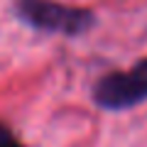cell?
Listing matches in <instances>:
<instances>
[{"instance_id": "1", "label": "cell", "mask_w": 147, "mask_h": 147, "mask_svg": "<svg viewBox=\"0 0 147 147\" xmlns=\"http://www.w3.org/2000/svg\"><path fill=\"white\" fill-rule=\"evenodd\" d=\"M17 12L25 22L44 32H64V34H79L93 22L86 10L66 7L54 0H20Z\"/></svg>"}, {"instance_id": "2", "label": "cell", "mask_w": 147, "mask_h": 147, "mask_svg": "<svg viewBox=\"0 0 147 147\" xmlns=\"http://www.w3.org/2000/svg\"><path fill=\"white\" fill-rule=\"evenodd\" d=\"M96 103L110 110H120L147 100V59L130 71L110 74L96 86Z\"/></svg>"}, {"instance_id": "3", "label": "cell", "mask_w": 147, "mask_h": 147, "mask_svg": "<svg viewBox=\"0 0 147 147\" xmlns=\"http://www.w3.org/2000/svg\"><path fill=\"white\" fill-rule=\"evenodd\" d=\"M0 147H22V145L15 140V135H12L7 127L0 125Z\"/></svg>"}]
</instances>
